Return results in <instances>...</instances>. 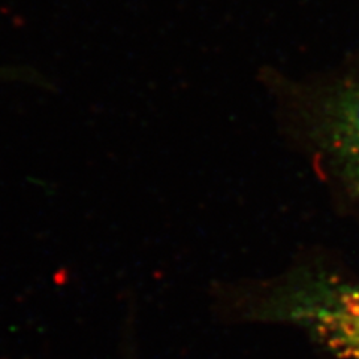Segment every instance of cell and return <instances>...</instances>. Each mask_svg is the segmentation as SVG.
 I'll return each mask as SVG.
<instances>
[{"mask_svg": "<svg viewBox=\"0 0 359 359\" xmlns=\"http://www.w3.org/2000/svg\"><path fill=\"white\" fill-rule=\"evenodd\" d=\"M252 316L306 328L337 359H359V285L320 266H301L266 287Z\"/></svg>", "mask_w": 359, "mask_h": 359, "instance_id": "6da1fadb", "label": "cell"}, {"mask_svg": "<svg viewBox=\"0 0 359 359\" xmlns=\"http://www.w3.org/2000/svg\"><path fill=\"white\" fill-rule=\"evenodd\" d=\"M311 118L323 151L344 180L359 189V84L327 90L314 105Z\"/></svg>", "mask_w": 359, "mask_h": 359, "instance_id": "7a4b0ae2", "label": "cell"}]
</instances>
